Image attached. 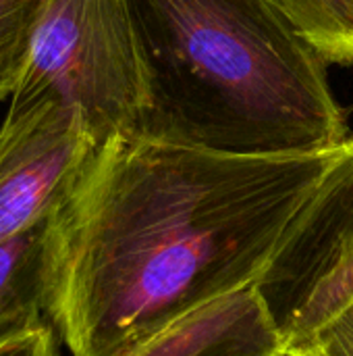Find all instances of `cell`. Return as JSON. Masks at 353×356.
Returning <instances> with one entry per match:
<instances>
[{
  "label": "cell",
  "mask_w": 353,
  "mask_h": 356,
  "mask_svg": "<svg viewBox=\"0 0 353 356\" xmlns=\"http://www.w3.org/2000/svg\"><path fill=\"white\" fill-rule=\"evenodd\" d=\"M48 0H0V100L10 98L25 73Z\"/></svg>",
  "instance_id": "10"
},
{
  "label": "cell",
  "mask_w": 353,
  "mask_h": 356,
  "mask_svg": "<svg viewBox=\"0 0 353 356\" xmlns=\"http://www.w3.org/2000/svg\"><path fill=\"white\" fill-rule=\"evenodd\" d=\"M125 356H287V342L266 286L252 284L191 309Z\"/></svg>",
  "instance_id": "5"
},
{
  "label": "cell",
  "mask_w": 353,
  "mask_h": 356,
  "mask_svg": "<svg viewBox=\"0 0 353 356\" xmlns=\"http://www.w3.org/2000/svg\"><path fill=\"white\" fill-rule=\"evenodd\" d=\"M50 219L0 242V342L46 325Z\"/></svg>",
  "instance_id": "7"
},
{
  "label": "cell",
  "mask_w": 353,
  "mask_h": 356,
  "mask_svg": "<svg viewBox=\"0 0 353 356\" xmlns=\"http://www.w3.org/2000/svg\"><path fill=\"white\" fill-rule=\"evenodd\" d=\"M283 327L287 356H353V271H314Z\"/></svg>",
  "instance_id": "6"
},
{
  "label": "cell",
  "mask_w": 353,
  "mask_h": 356,
  "mask_svg": "<svg viewBox=\"0 0 353 356\" xmlns=\"http://www.w3.org/2000/svg\"><path fill=\"white\" fill-rule=\"evenodd\" d=\"M96 146L75 108L52 98L10 102L0 125V242L50 219Z\"/></svg>",
  "instance_id": "4"
},
{
  "label": "cell",
  "mask_w": 353,
  "mask_h": 356,
  "mask_svg": "<svg viewBox=\"0 0 353 356\" xmlns=\"http://www.w3.org/2000/svg\"><path fill=\"white\" fill-rule=\"evenodd\" d=\"M0 356H58L50 325H42L0 342Z\"/></svg>",
  "instance_id": "11"
},
{
  "label": "cell",
  "mask_w": 353,
  "mask_h": 356,
  "mask_svg": "<svg viewBox=\"0 0 353 356\" xmlns=\"http://www.w3.org/2000/svg\"><path fill=\"white\" fill-rule=\"evenodd\" d=\"M327 60L353 65V0H273Z\"/></svg>",
  "instance_id": "8"
},
{
  "label": "cell",
  "mask_w": 353,
  "mask_h": 356,
  "mask_svg": "<svg viewBox=\"0 0 353 356\" xmlns=\"http://www.w3.org/2000/svg\"><path fill=\"white\" fill-rule=\"evenodd\" d=\"M148 104L135 136L221 152L352 138L327 60L273 0H127Z\"/></svg>",
  "instance_id": "2"
},
{
  "label": "cell",
  "mask_w": 353,
  "mask_h": 356,
  "mask_svg": "<svg viewBox=\"0 0 353 356\" xmlns=\"http://www.w3.org/2000/svg\"><path fill=\"white\" fill-rule=\"evenodd\" d=\"M352 167L353 136L260 154L112 136L50 217L48 319L71 356H125L191 309L268 288Z\"/></svg>",
  "instance_id": "1"
},
{
  "label": "cell",
  "mask_w": 353,
  "mask_h": 356,
  "mask_svg": "<svg viewBox=\"0 0 353 356\" xmlns=\"http://www.w3.org/2000/svg\"><path fill=\"white\" fill-rule=\"evenodd\" d=\"M75 108L98 144L135 136L148 92L127 0H48L10 102Z\"/></svg>",
  "instance_id": "3"
},
{
  "label": "cell",
  "mask_w": 353,
  "mask_h": 356,
  "mask_svg": "<svg viewBox=\"0 0 353 356\" xmlns=\"http://www.w3.org/2000/svg\"><path fill=\"white\" fill-rule=\"evenodd\" d=\"M298 246L312 250L316 271H353V167L333 190Z\"/></svg>",
  "instance_id": "9"
}]
</instances>
